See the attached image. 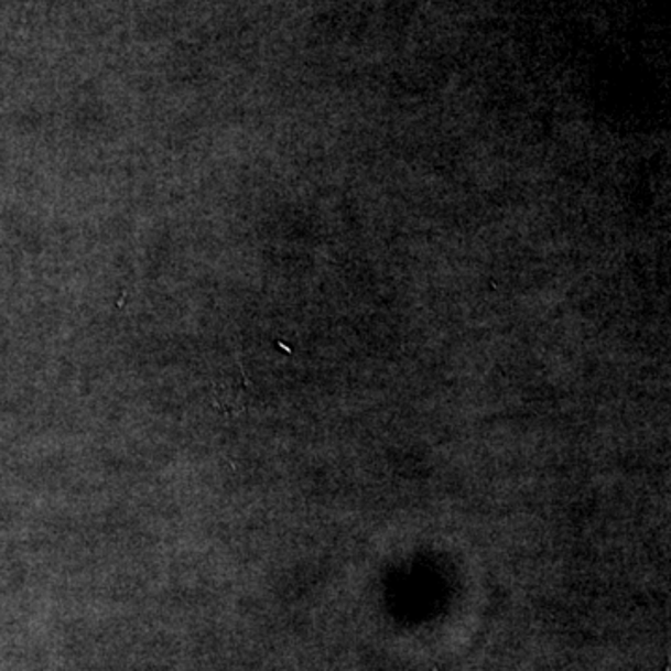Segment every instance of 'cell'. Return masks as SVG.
Returning a JSON list of instances; mask_svg holds the SVG:
<instances>
[{
	"label": "cell",
	"mask_w": 671,
	"mask_h": 671,
	"mask_svg": "<svg viewBox=\"0 0 671 671\" xmlns=\"http://www.w3.org/2000/svg\"><path fill=\"white\" fill-rule=\"evenodd\" d=\"M245 396H247L245 387L234 385L230 377H226L223 382H218L215 387V400L226 414L242 411L245 409Z\"/></svg>",
	"instance_id": "6da1fadb"
}]
</instances>
